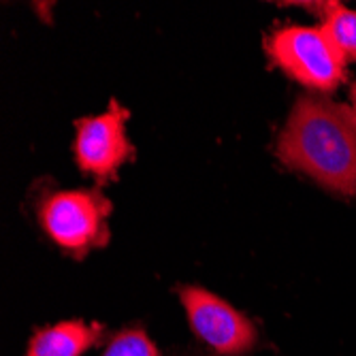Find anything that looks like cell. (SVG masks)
Returning <instances> with one entry per match:
<instances>
[{
  "mask_svg": "<svg viewBox=\"0 0 356 356\" xmlns=\"http://www.w3.org/2000/svg\"><path fill=\"white\" fill-rule=\"evenodd\" d=\"M128 115V109L118 101H111L105 113L77 120L73 149L77 167L83 173L94 175L99 181L118 179L120 167L135 158L137 152L124 131Z\"/></svg>",
  "mask_w": 356,
  "mask_h": 356,
  "instance_id": "4",
  "label": "cell"
},
{
  "mask_svg": "<svg viewBox=\"0 0 356 356\" xmlns=\"http://www.w3.org/2000/svg\"><path fill=\"white\" fill-rule=\"evenodd\" d=\"M103 335V325L83 320H67L41 329L28 343L26 356H81Z\"/></svg>",
  "mask_w": 356,
  "mask_h": 356,
  "instance_id": "6",
  "label": "cell"
},
{
  "mask_svg": "<svg viewBox=\"0 0 356 356\" xmlns=\"http://www.w3.org/2000/svg\"><path fill=\"white\" fill-rule=\"evenodd\" d=\"M113 205L99 190L51 192L39 203V222L49 239L75 258L109 241L107 218Z\"/></svg>",
  "mask_w": 356,
  "mask_h": 356,
  "instance_id": "3",
  "label": "cell"
},
{
  "mask_svg": "<svg viewBox=\"0 0 356 356\" xmlns=\"http://www.w3.org/2000/svg\"><path fill=\"white\" fill-rule=\"evenodd\" d=\"M275 154L329 192L356 197V111L327 96H299Z\"/></svg>",
  "mask_w": 356,
  "mask_h": 356,
  "instance_id": "1",
  "label": "cell"
},
{
  "mask_svg": "<svg viewBox=\"0 0 356 356\" xmlns=\"http://www.w3.org/2000/svg\"><path fill=\"white\" fill-rule=\"evenodd\" d=\"M350 99L354 103V111H356V81L352 83V90H350Z\"/></svg>",
  "mask_w": 356,
  "mask_h": 356,
  "instance_id": "9",
  "label": "cell"
},
{
  "mask_svg": "<svg viewBox=\"0 0 356 356\" xmlns=\"http://www.w3.org/2000/svg\"><path fill=\"white\" fill-rule=\"evenodd\" d=\"M318 13L322 15V28L343 56V60L356 62V11L346 9L341 3H318Z\"/></svg>",
  "mask_w": 356,
  "mask_h": 356,
  "instance_id": "7",
  "label": "cell"
},
{
  "mask_svg": "<svg viewBox=\"0 0 356 356\" xmlns=\"http://www.w3.org/2000/svg\"><path fill=\"white\" fill-rule=\"evenodd\" d=\"M265 49L312 92H333L346 81V60L322 26H282L267 37Z\"/></svg>",
  "mask_w": 356,
  "mask_h": 356,
  "instance_id": "2",
  "label": "cell"
},
{
  "mask_svg": "<svg viewBox=\"0 0 356 356\" xmlns=\"http://www.w3.org/2000/svg\"><path fill=\"white\" fill-rule=\"evenodd\" d=\"M103 356H160L154 341L141 329H126L113 337Z\"/></svg>",
  "mask_w": 356,
  "mask_h": 356,
  "instance_id": "8",
  "label": "cell"
},
{
  "mask_svg": "<svg viewBox=\"0 0 356 356\" xmlns=\"http://www.w3.org/2000/svg\"><path fill=\"white\" fill-rule=\"evenodd\" d=\"M181 305L188 320L209 348L222 356H241L256 343V327L241 312L231 307L220 297L199 286H186L179 290Z\"/></svg>",
  "mask_w": 356,
  "mask_h": 356,
  "instance_id": "5",
  "label": "cell"
}]
</instances>
